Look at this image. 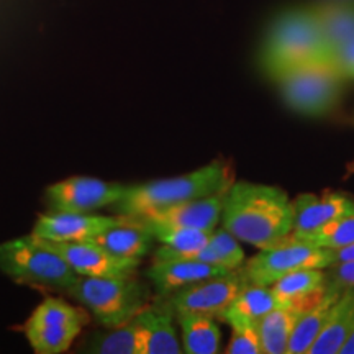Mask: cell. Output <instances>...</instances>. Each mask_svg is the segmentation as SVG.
<instances>
[{
    "mask_svg": "<svg viewBox=\"0 0 354 354\" xmlns=\"http://www.w3.org/2000/svg\"><path fill=\"white\" fill-rule=\"evenodd\" d=\"M221 223L238 241L263 250L294 232V207L281 187L234 180L225 194Z\"/></svg>",
    "mask_w": 354,
    "mask_h": 354,
    "instance_id": "1",
    "label": "cell"
},
{
    "mask_svg": "<svg viewBox=\"0 0 354 354\" xmlns=\"http://www.w3.org/2000/svg\"><path fill=\"white\" fill-rule=\"evenodd\" d=\"M233 183V166L215 159L187 174L127 185L123 197L110 209L123 218H138L177 203L227 192Z\"/></svg>",
    "mask_w": 354,
    "mask_h": 354,
    "instance_id": "2",
    "label": "cell"
},
{
    "mask_svg": "<svg viewBox=\"0 0 354 354\" xmlns=\"http://www.w3.org/2000/svg\"><path fill=\"white\" fill-rule=\"evenodd\" d=\"M317 61H326V50L312 6L279 13L261 46L259 66L264 76L276 84L294 69Z\"/></svg>",
    "mask_w": 354,
    "mask_h": 354,
    "instance_id": "3",
    "label": "cell"
},
{
    "mask_svg": "<svg viewBox=\"0 0 354 354\" xmlns=\"http://www.w3.org/2000/svg\"><path fill=\"white\" fill-rule=\"evenodd\" d=\"M0 271L17 284L66 294L79 279L63 258L33 234L0 243Z\"/></svg>",
    "mask_w": 354,
    "mask_h": 354,
    "instance_id": "4",
    "label": "cell"
},
{
    "mask_svg": "<svg viewBox=\"0 0 354 354\" xmlns=\"http://www.w3.org/2000/svg\"><path fill=\"white\" fill-rule=\"evenodd\" d=\"M104 328L133 320L149 304L148 289L133 276L82 277L68 290Z\"/></svg>",
    "mask_w": 354,
    "mask_h": 354,
    "instance_id": "5",
    "label": "cell"
},
{
    "mask_svg": "<svg viewBox=\"0 0 354 354\" xmlns=\"http://www.w3.org/2000/svg\"><path fill=\"white\" fill-rule=\"evenodd\" d=\"M344 79L328 61L305 64L276 82L292 112L318 118L333 112L342 99Z\"/></svg>",
    "mask_w": 354,
    "mask_h": 354,
    "instance_id": "6",
    "label": "cell"
},
{
    "mask_svg": "<svg viewBox=\"0 0 354 354\" xmlns=\"http://www.w3.org/2000/svg\"><path fill=\"white\" fill-rule=\"evenodd\" d=\"M333 264H336L335 251L282 240L274 246L263 248L258 254L245 261L238 272L248 284L272 286L279 279L297 269H328Z\"/></svg>",
    "mask_w": 354,
    "mask_h": 354,
    "instance_id": "7",
    "label": "cell"
},
{
    "mask_svg": "<svg viewBox=\"0 0 354 354\" xmlns=\"http://www.w3.org/2000/svg\"><path fill=\"white\" fill-rule=\"evenodd\" d=\"M127 185L107 183L97 177L74 176L46 189L48 207L51 212H91L112 207L125 194Z\"/></svg>",
    "mask_w": 354,
    "mask_h": 354,
    "instance_id": "8",
    "label": "cell"
},
{
    "mask_svg": "<svg viewBox=\"0 0 354 354\" xmlns=\"http://www.w3.org/2000/svg\"><path fill=\"white\" fill-rule=\"evenodd\" d=\"M35 236V234H33ZM38 238V236H37ZM38 241L64 259V263L82 277H128L135 276L138 269V259L118 258L109 253L95 241Z\"/></svg>",
    "mask_w": 354,
    "mask_h": 354,
    "instance_id": "9",
    "label": "cell"
},
{
    "mask_svg": "<svg viewBox=\"0 0 354 354\" xmlns=\"http://www.w3.org/2000/svg\"><path fill=\"white\" fill-rule=\"evenodd\" d=\"M245 286V279L238 271H233L223 276L203 279L196 284H190L183 289L165 295L171 307L176 310H190V312L205 313L216 318L223 317L225 310L234 295Z\"/></svg>",
    "mask_w": 354,
    "mask_h": 354,
    "instance_id": "10",
    "label": "cell"
},
{
    "mask_svg": "<svg viewBox=\"0 0 354 354\" xmlns=\"http://www.w3.org/2000/svg\"><path fill=\"white\" fill-rule=\"evenodd\" d=\"M225 194L194 198V201L177 203L167 209L153 212V214L127 218L135 221L145 228L169 227V228H196L203 232H214L221 220Z\"/></svg>",
    "mask_w": 354,
    "mask_h": 354,
    "instance_id": "11",
    "label": "cell"
},
{
    "mask_svg": "<svg viewBox=\"0 0 354 354\" xmlns=\"http://www.w3.org/2000/svg\"><path fill=\"white\" fill-rule=\"evenodd\" d=\"M122 216H102L81 212H48L38 216L32 234L50 241H87L113 225Z\"/></svg>",
    "mask_w": 354,
    "mask_h": 354,
    "instance_id": "12",
    "label": "cell"
},
{
    "mask_svg": "<svg viewBox=\"0 0 354 354\" xmlns=\"http://www.w3.org/2000/svg\"><path fill=\"white\" fill-rule=\"evenodd\" d=\"M161 302L148 304L133 320L136 322L141 338V354H179V342L174 325V308L162 295Z\"/></svg>",
    "mask_w": 354,
    "mask_h": 354,
    "instance_id": "13",
    "label": "cell"
},
{
    "mask_svg": "<svg viewBox=\"0 0 354 354\" xmlns=\"http://www.w3.org/2000/svg\"><path fill=\"white\" fill-rule=\"evenodd\" d=\"M230 272L233 271L202 263L198 259H153V264L146 271V277L151 281L159 295H169L203 279Z\"/></svg>",
    "mask_w": 354,
    "mask_h": 354,
    "instance_id": "14",
    "label": "cell"
},
{
    "mask_svg": "<svg viewBox=\"0 0 354 354\" xmlns=\"http://www.w3.org/2000/svg\"><path fill=\"white\" fill-rule=\"evenodd\" d=\"M294 232L308 233L339 216L354 214V198L342 192L300 194L292 201Z\"/></svg>",
    "mask_w": 354,
    "mask_h": 354,
    "instance_id": "15",
    "label": "cell"
},
{
    "mask_svg": "<svg viewBox=\"0 0 354 354\" xmlns=\"http://www.w3.org/2000/svg\"><path fill=\"white\" fill-rule=\"evenodd\" d=\"M281 305L282 302L274 294L271 286H256L245 282V286L225 310L221 320L227 322L232 328L258 326L269 312Z\"/></svg>",
    "mask_w": 354,
    "mask_h": 354,
    "instance_id": "16",
    "label": "cell"
},
{
    "mask_svg": "<svg viewBox=\"0 0 354 354\" xmlns=\"http://www.w3.org/2000/svg\"><path fill=\"white\" fill-rule=\"evenodd\" d=\"M354 330V287L342 292L308 354H339Z\"/></svg>",
    "mask_w": 354,
    "mask_h": 354,
    "instance_id": "17",
    "label": "cell"
},
{
    "mask_svg": "<svg viewBox=\"0 0 354 354\" xmlns=\"http://www.w3.org/2000/svg\"><path fill=\"white\" fill-rule=\"evenodd\" d=\"M313 304H286L269 312L258 325L263 353L287 354V346L295 326Z\"/></svg>",
    "mask_w": 354,
    "mask_h": 354,
    "instance_id": "18",
    "label": "cell"
},
{
    "mask_svg": "<svg viewBox=\"0 0 354 354\" xmlns=\"http://www.w3.org/2000/svg\"><path fill=\"white\" fill-rule=\"evenodd\" d=\"M325 43L326 61L342 44L354 38V2L335 0L312 6Z\"/></svg>",
    "mask_w": 354,
    "mask_h": 354,
    "instance_id": "19",
    "label": "cell"
},
{
    "mask_svg": "<svg viewBox=\"0 0 354 354\" xmlns=\"http://www.w3.org/2000/svg\"><path fill=\"white\" fill-rule=\"evenodd\" d=\"M153 240L154 236L145 227L123 218V216L120 223L104 230L92 238V241H95L97 245L105 248L109 253L118 256V258L138 261L151 250Z\"/></svg>",
    "mask_w": 354,
    "mask_h": 354,
    "instance_id": "20",
    "label": "cell"
},
{
    "mask_svg": "<svg viewBox=\"0 0 354 354\" xmlns=\"http://www.w3.org/2000/svg\"><path fill=\"white\" fill-rule=\"evenodd\" d=\"M271 289L282 305L318 302L328 289V271L320 268L297 269L274 282Z\"/></svg>",
    "mask_w": 354,
    "mask_h": 354,
    "instance_id": "21",
    "label": "cell"
},
{
    "mask_svg": "<svg viewBox=\"0 0 354 354\" xmlns=\"http://www.w3.org/2000/svg\"><path fill=\"white\" fill-rule=\"evenodd\" d=\"M343 290L344 289H339V287L328 282V289L323 294V297L313 304L299 320L294 333L290 336L287 354H308L318 335L325 328L331 308H333L335 302L339 299Z\"/></svg>",
    "mask_w": 354,
    "mask_h": 354,
    "instance_id": "22",
    "label": "cell"
},
{
    "mask_svg": "<svg viewBox=\"0 0 354 354\" xmlns=\"http://www.w3.org/2000/svg\"><path fill=\"white\" fill-rule=\"evenodd\" d=\"M174 313L183 330L184 353L215 354L220 351L221 333L214 317L190 310H176Z\"/></svg>",
    "mask_w": 354,
    "mask_h": 354,
    "instance_id": "23",
    "label": "cell"
},
{
    "mask_svg": "<svg viewBox=\"0 0 354 354\" xmlns=\"http://www.w3.org/2000/svg\"><path fill=\"white\" fill-rule=\"evenodd\" d=\"M161 246L154 251V259H196L198 251L210 240L212 232L196 228H146Z\"/></svg>",
    "mask_w": 354,
    "mask_h": 354,
    "instance_id": "24",
    "label": "cell"
},
{
    "mask_svg": "<svg viewBox=\"0 0 354 354\" xmlns=\"http://www.w3.org/2000/svg\"><path fill=\"white\" fill-rule=\"evenodd\" d=\"M86 323H46V325H24V333L30 346L37 354H61L66 353L82 333Z\"/></svg>",
    "mask_w": 354,
    "mask_h": 354,
    "instance_id": "25",
    "label": "cell"
},
{
    "mask_svg": "<svg viewBox=\"0 0 354 354\" xmlns=\"http://www.w3.org/2000/svg\"><path fill=\"white\" fill-rule=\"evenodd\" d=\"M284 240L338 251L354 243V214L339 216L308 233L292 232Z\"/></svg>",
    "mask_w": 354,
    "mask_h": 354,
    "instance_id": "26",
    "label": "cell"
},
{
    "mask_svg": "<svg viewBox=\"0 0 354 354\" xmlns=\"http://www.w3.org/2000/svg\"><path fill=\"white\" fill-rule=\"evenodd\" d=\"M87 353L97 354H141L140 330L135 320L97 331L87 343Z\"/></svg>",
    "mask_w": 354,
    "mask_h": 354,
    "instance_id": "27",
    "label": "cell"
},
{
    "mask_svg": "<svg viewBox=\"0 0 354 354\" xmlns=\"http://www.w3.org/2000/svg\"><path fill=\"white\" fill-rule=\"evenodd\" d=\"M207 245L216 254L221 268L228 269V271H238L245 264V251L238 243V238L230 233L227 228L214 230Z\"/></svg>",
    "mask_w": 354,
    "mask_h": 354,
    "instance_id": "28",
    "label": "cell"
},
{
    "mask_svg": "<svg viewBox=\"0 0 354 354\" xmlns=\"http://www.w3.org/2000/svg\"><path fill=\"white\" fill-rule=\"evenodd\" d=\"M225 353L228 354H264L258 333V326H238L233 328Z\"/></svg>",
    "mask_w": 354,
    "mask_h": 354,
    "instance_id": "29",
    "label": "cell"
},
{
    "mask_svg": "<svg viewBox=\"0 0 354 354\" xmlns=\"http://www.w3.org/2000/svg\"><path fill=\"white\" fill-rule=\"evenodd\" d=\"M328 63L338 71L344 81L354 79V38L349 39L328 57Z\"/></svg>",
    "mask_w": 354,
    "mask_h": 354,
    "instance_id": "30",
    "label": "cell"
},
{
    "mask_svg": "<svg viewBox=\"0 0 354 354\" xmlns=\"http://www.w3.org/2000/svg\"><path fill=\"white\" fill-rule=\"evenodd\" d=\"M328 282L339 289L354 287V261L336 263L328 268Z\"/></svg>",
    "mask_w": 354,
    "mask_h": 354,
    "instance_id": "31",
    "label": "cell"
},
{
    "mask_svg": "<svg viewBox=\"0 0 354 354\" xmlns=\"http://www.w3.org/2000/svg\"><path fill=\"white\" fill-rule=\"evenodd\" d=\"M335 254H336V263H344V261H354V243H353V245L346 246V248H343V250L335 251Z\"/></svg>",
    "mask_w": 354,
    "mask_h": 354,
    "instance_id": "32",
    "label": "cell"
},
{
    "mask_svg": "<svg viewBox=\"0 0 354 354\" xmlns=\"http://www.w3.org/2000/svg\"><path fill=\"white\" fill-rule=\"evenodd\" d=\"M339 354H354V330H353V333L349 335L348 342L344 343V346L342 348V353Z\"/></svg>",
    "mask_w": 354,
    "mask_h": 354,
    "instance_id": "33",
    "label": "cell"
},
{
    "mask_svg": "<svg viewBox=\"0 0 354 354\" xmlns=\"http://www.w3.org/2000/svg\"><path fill=\"white\" fill-rule=\"evenodd\" d=\"M348 171H349V172H354V161L351 162V165H349V167H348Z\"/></svg>",
    "mask_w": 354,
    "mask_h": 354,
    "instance_id": "34",
    "label": "cell"
},
{
    "mask_svg": "<svg viewBox=\"0 0 354 354\" xmlns=\"http://www.w3.org/2000/svg\"><path fill=\"white\" fill-rule=\"evenodd\" d=\"M353 122H354V118H353Z\"/></svg>",
    "mask_w": 354,
    "mask_h": 354,
    "instance_id": "35",
    "label": "cell"
}]
</instances>
